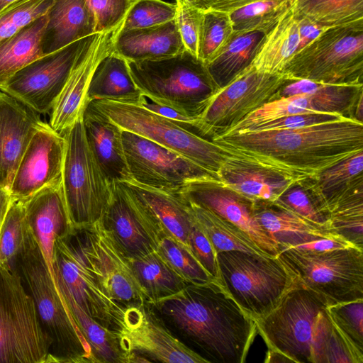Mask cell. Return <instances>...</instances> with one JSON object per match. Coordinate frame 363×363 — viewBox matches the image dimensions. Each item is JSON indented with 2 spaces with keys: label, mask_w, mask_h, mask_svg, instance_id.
Returning a JSON list of instances; mask_svg holds the SVG:
<instances>
[{
  "label": "cell",
  "mask_w": 363,
  "mask_h": 363,
  "mask_svg": "<svg viewBox=\"0 0 363 363\" xmlns=\"http://www.w3.org/2000/svg\"><path fill=\"white\" fill-rule=\"evenodd\" d=\"M212 141L228 154L303 179L363 150V123L344 117L299 128L226 133Z\"/></svg>",
  "instance_id": "cell-1"
},
{
  "label": "cell",
  "mask_w": 363,
  "mask_h": 363,
  "mask_svg": "<svg viewBox=\"0 0 363 363\" xmlns=\"http://www.w3.org/2000/svg\"><path fill=\"white\" fill-rule=\"evenodd\" d=\"M147 304L208 363H243L257 333L255 320L216 280L188 284Z\"/></svg>",
  "instance_id": "cell-2"
},
{
  "label": "cell",
  "mask_w": 363,
  "mask_h": 363,
  "mask_svg": "<svg viewBox=\"0 0 363 363\" xmlns=\"http://www.w3.org/2000/svg\"><path fill=\"white\" fill-rule=\"evenodd\" d=\"M328 306L323 297L296 279L272 311L255 320L267 352L287 362L362 363L363 355L333 323Z\"/></svg>",
  "instance_id": "cell-3"
},
{
  "label": "cell",
  "mask_w": 363,
  "mask_h": 363,
  "mask_svg": "<svg viewBox=\"0 0 363 363\" xmlns=\"http://www.w3.org/2000/svg\"><path fill=\"white\" fill-rule=\"evenodd\" d=\"M13 269L33 297L43 328L52 340L50 363H93L89 346L53 281L30 228Z\"/></svg>",
  "instance_id": "cell-4"
},
{
  "label": "cell",
  "mask_w": 363,
  "mask_h": 363,
  "mask_svg": "<svg viewBox=\"0 0 363 363\" xmlns=\"http://www.w3.org/2000/svg\"><path fill=\"white\" fill-rule=\"evenodd\" d=\"M127 62L143 94L188 116L198 118L219 89L206 64L186 50L167 58Z\"/></svg>",
  "instance_id": "cell-5"
},
{
  "label": "cell",
  "mask_w": 363,
  "mask_h": 363,
  "mask_svg": "<svg viewBox=\"0 0 363 363\" xmlns=\"http://www.w3.org/2000/svg\"><path fill=\"white\" fill-rule=\"evenodd\" d=\"M217 260L218 282L254 320L272 311L297 279L278 256L231 250Z\"/></svg>",
  "instance_id": "cell-6"
},
{
  "label": "cell",
  "mask_w": 363,
  "mask_h": 363,
  "mask_svg": "<svg viewBox=\"0 0 363 363\" xmlns=\"http://www.w3.org/2000/svg\"><path fill=\"white\" fill-rule=\"evenodd\" d=\"M288 79L363 84V21L325 29L286 64Z\"/></svg>",
  "instance_id": "cell-7"
},
{
  "label": "cell",
  "mask_w": 363,
  "mask_h": 363,
  "mask_svg": "<svg viewBox=\"0 0 363 363\" xmlns=\"http://www.w3.org/2000/svg\"><path fill=\"white\" fill-rule=\"evenodd\" d=\"M51 347L20 274L0 264V363H50Z\"/></svg>",
  "instance_id": "cell-8"
},
{
  "label": "cell",
  "mask_w": 363,
  "mask_h": 363,
  "mask_svg": "<svg viewBox=\"0 0 363 363\" xmlns=\"http://www.w3.org/2000/svg\"><path fill=\"white\" fill-rule=\"evenodd\" d=\"M62 135L66 141L62 191L72 224L77 229L101 219L111 197L112 184L91 152L82 118Z\"/></svg>",
  "instance_id": "cell-9"
},
{
  "label": "cell",
  "mask_w": 363,
  "mask_h": 363,
  "mask_svg": "<svg viewBox=\"0 0 363 363\" xmlns=\"http://www.w3.org/2000/svg\"><path fill=\"white\" fill-rule=\"evenodd\" d=\"M90 102L122 130L173 150L218 178V172L228 152L213 141L195 135L173 121L138 104L110 100Z\"/></svg>",
  "instance_id": "cell-10"
},
{
  "label": "cell",
  "mask_w": 363,
  "mask_h": 363,
  "mask_svg": "<svg viewBox=\"0 0 363 363\" xmlns=\"http://www.w3.org/2000/svg\"><path fill=\"white\" fill-rule=\"evenodd\" d=\"M278 257L298 281L328 306L363 299V250L356 247L325 252L281 250Z\"/></svg>",
  "instance_id": "cell-11"
},
{
  "label": "cell",
  "mask_w": 363,
  "mask_h": 363,
  "mask_svg": "<svg viewBox=\"0 0 363 363\" xmlns=\"http://www.w3.org/2000/svg\"><path fill=\"white\" fill-rule=\"evenodd\" d=\"M53 268L86 313L110 330L121 328L125 308L108 294L99 268L84 249L79 230L74 228L55 240Z\"/></svg>",
  "instance_id": "cell-12"
},
{
  "label": "cell",
  "mask_w": 363,
  "mask_h": 363,
  "mask_svg": "<svg viewBox=\"0 0 363 363\" xmlns=\"http://www.w3.org/2000/svg\"><path fill=\"white\" fill-rule=\"evenodd\" d=\"M288 78L257 70L252 65L218 89L198 117L201 135L212 140L228 132L264 104L279 99Z\"/></svg>",
  "instance_id": "cell-13"
},
{
  "label": "cell",
  "mask_w": 363,
  "mask_h": 363,
  "mask_svg": "<svg viewBox=\"0 0 363 363\" xmlns=\"http://www.w3.org/2000/svg\"><path fill=\"white\" fill-rule=\"evenodd\" d=\"M96 34L36 59L17 72L0 90L39 114H50L75 63Z\"/></svg>",
  "instance_id": "cell-14"
},
{
  "label": "cell",
  "mask_w": 363,
  "mask_h": 363,
  "mask_svg": "<svg viewBox=\"0 0 363 363\" xmlns=\"http://www.w3.org/2000/svg\"><path fill=\"white\" fill-rule=\"evenodd\" d=\"M122 139L131 179L139 184L178 190L193 181L220 180L182 155L141 135L122 130Z\"/></svg>",
  "instance_id": "cell-15"
},
{
  "label": "cell",
  "mask_w": 363,
  "mask_h": 363,
  "mask_svg": "<svg viewBox=\"0 0 363 363\" xmlns=\"http://www.w3.org/2000/svg\"><path fill=\"white\" fill-rule=\"evenodd\" d=\"M100 220L128 258L157 250L164 233L151 210L125 182L112 184L111 197Z\"/></svg>",
  "instance_id": "cell-16"
},
{
  "label": "cell",
  "mask_w": 363,
  "mask_h": 363,
  "mask_svg": "<svg viewBox=\"0 0 363 363\" xmlns=\"http://www.w3.org/2000/svg\"><path fill=\"white\" fill-rule=\"evenodd\" d=\"M116 332L129 363L131 354L150 362L208 363L176 337L147 303L125 308L123 323Z\"/></svg>",
  "instance_id": "cell-17"
},
{
  "label": "cell",
  "mask_w": 363,
  "mask_h": 363,
  "mask_svg": "<svg viewBox=\"0 0 363 363\" xmlns=\"http://www.w3.org/2000/svg\"><path fill=\"white\" fill-rule=\"evenodd\" d=\"M179 191L190 203L210 210L239 228L266 254L273 257L279 254L277 243L255 216L253 200L216 179L193 181Z\"/></svg>",
  "instance_id": "cell-18"
},
{
  "label": "cell",
  "mask_w": 363,
  "mask_h": 363,
  "mask_svg": "<svg viewBox=\"0 0 363 363\" xmlns=\"http://www.w3.org/2000/svg\"><path fill=\"white\" fill-rule=\"evenodd\" d=\"M66 141L44 122L33 135L13 176L9 194L24 201L41 189L62 182Z\"/></svg>",
  "instance_id": "cell-19"
},
{
  "label": "cell",
  "mask_w": 363,
  "mask_h": 363,
  "mask_svg": "<svg viewBox=\"0 0 363 363\" xmlns=\"http://www.w3.org/2000/svg\"><path fill=\"white\" fill-rule=\"evenodd\" d=\"M77 230L111 297L125 308L147 303L133 275L128 257L101 220Z\"/></svg>",
  "instance_id": "cell-20"
},
{
  "label": "cell",
  "mask_w": 363,
  "mask_h": 363,
  "mask_svg": "<svg viewBox=\"0 0 363 363\" xmlns=\"http://www.w3.org/2000/svg\"><path fill=\"white\" fill-rule=\"evenodd\" d=\"M117 29L96 33L75 63L50 113L49 124L57 132L63 134L83 117L91 77L101 60L113 51Z\"/></svg>",
  "instance_id": "cell-21"
},
{
  "label": "cell",
  "mask_w": 363,
  "mask_h": 363,
  "mask_svg": "<svg viewBox=\"0 0 363 363\" xmlns=\"http://www.w3.org/2000/svg\"><path fill=\"white\" fill-rule=\"evenodd\" d=\"M43 123L39 113L0 90V187L9 193L20 160Z\"/></svg>",
  "instance_id": "cell-22"
},
{
  "label": "cell",
  "mask_w": 363,
  "mask_h": 363,
  "mask_svg": "<svg viewBox=\"0 0 363 363\" xmlns=\"http://www.w3.org/2000/svg\"><path fill=\"white\" fill-rule=\"evenodd\" d=\"M23 203L28 226L55 282L53 268L55 242L74 230L65 203L62 182L41 189Z\"/></svg>",
  "instance_id": "cell-23"
},
{
  "label": "cell",
  "mask_w": 363,
  "mask_h": 363,
  "mask_svg": "<svg viewBox=\"0 0 363 363\" xmlns=\"http://www.w3.org/2000/svg\"><path fill=\"white\" fill-rule=\"evenodd\" d=\"M325 29L291 7L265 35L252 66L259 72L281 74L289 61Z\"/></svg>",
  "instance_id": "cell-24"
},
{
  "label": "cell",
  "mask_w": 363,
  "mask_h": 363,
  "mask_svg": "<svg viewBox=\"0 0 363 363\" xmlns=\"http://www.w3.org/2000/svg\"><path fill=\"white\" fill-rule=\"evenodd\" d=\"M228 187L253 201L274 202L301 179L228 153L218 172Z\"/></svg>",
  "instance_id": "cell-25"
},
{
  "label": "cell",
  "mask_w": 363,
  "mask_h": 363,
  "mask_svg": "<svg viewBox=\"0 0 363 363\" xmlns=\"http://www.w3.org/2000/svg\"><path fill=\"white\" fill-rule=\"evenodd\" d=\"M82 121L91 152L108 181L111 184L131 181L121 127L91 102L84 110Z\"/></svg>",
  "instance_id": "cell-26"
},
{
  "label": "cell",
  "mask_w": 363,
  "mask_h": 363,
  "mask_svg": "<svg viewBox=\"0 0 363 363\" xmlns=\"http://www.w3.org/2000/svg\"><path fill=\"white\" fill-rule=\"evenodd\" d=\"M120 26L113 38V50L126 61L167 58L185 50L176 19L141 28L120 30Z\"/></svg>",
  "instance_id": "cell-27"
},
{
  "label": "cell",
  "mask_w": 363,
  "mask_h": 363,
  "mask_svg": "<svg viewBox=\"0 0 363 363\" xmlns=\"http://www.w3.org/2000/svg\"><path fill=\"white\" fill-rule=\"evenodd\" d=\"M300 183L326 215L343 198L363 188V150L308 177Z\"/></svg>",
  "instance_id": "cell-28"
},
{
  "label": "cell",
  "mask_w": 363,
  "mask_h": 363,
  "mask_svg": "<svg viewBox=\"0 0 363 363\" xmlns=\"http://www.w3.org/2000/svg\"><path fill=\"white\" fill-rule=\"evenodd\" d=\"M253 209L257 221L277 243L279 252L312 240L341 237L328 227L317 225L274 202L255 200Z\"/></svg>",
  "instance_id": "cell-29"
},
{
  "label": "cell",
  "mask_w": 363,
  "mask_h": 363,
  "mask_svg": "<svg viewBox=\"0 0 363 363\" xmlns=\"http://www.w3.org/2000/svg\"><path fill=\"white\" fill-rule=\"evenodd\" d=\"M94 33V18L85 0H53L42 36L43 53L53 52Z\"/></svg>",
  "instance_id": "cell-30"
},
{
  "label": "cell",
  "mask_w": 363,
  "mask_h": 363,
  "mask_svg": "<svg viewBox=\"0 0 363 363\" xmlns=\"http://www.w3.org/2000/svg\"><path fill=\"white\" fill-rule=\"evenodd\" d=\"M284 94L291 97L298 113H334L349 116L355 105L357 91L352 84H330L308 79L289 82Z\"/></svg>",
  "instance_id": "cell-31"
},
{
  "label": "cell",
  "mask_w": 363,
  "mask_h": 363,
  "mask_svg": "<svg viewBox=\"0 0 363 363\" xmlns=\"http://www.w3.org/2000/svg\"><path fill=\"white\" fill-rule=\"evenodd\" d=\"M125 183L151 210L163 230L189 248L188 238L195 220L190 204L179 189H158L133 180Z\"/></svg>",
  "instance_id": "cell-32"
},
{
  "label": "cell",
  "mask_w": 363,
  "mask_h": 363,
  "mask_svg": "<svg viewBox=\"0 0 363 363\" xmlns=\"http://www.w3.org/2000/svg\"><path fill=\"white\" fill-rule=\"evenodd\" d=\"M57 286L91 350L93 363H129L116 331L100 324L77 303L55 272Z\"/></svg>",
  "instance_id": "cell-33"
},
{
  "label": "cell",
  "mask_w": 363,
  "mask_h": 363,
  "mask_svg": "<svg viewBox=\"0 0 363 363\" xmlns=\"http://www.w3.org/2000/svg\"><path fill=\"white\" fill-rule=\"evenodd\" d=\"M264 37L265 35L257 31H233L224 45L206 63L218 89L252 65Z\"/></svg>",
  "instance_id": "cell-34"
},
{
  "label": "cell",
  "mask_w": 363,
  "mask_h": 363,
  "mask_svg": "<svg viewBox=\"0 0 363 363\" xmlns=\"http://www.w3.org/2000/svg\"><path fill=\"white\" fill-rule=\"evenodd\" d=\"M141 94L132 79L127 61L113 51L97 65L91 79L87 98L89 102L110 100L137 104Z\"/></svg>",
  "instance_id": "cell-35"
},
{
  "label": "cell",
  "mask_w": 363,
  "mask_h": 363,
  "mask_svg": "<svg viewBox=\"0 0 363 363\" xmlns=\"http://www.w3.org/2000/svg\"><path fill=\"white\" fill-rule=\"evenodd\" d=\"M48 13L0 42V89L20 69L44 55L41 40Z\"/></svg>",
  "instance_id": "cell-36"
},
{
  "label": "cell",
  "mask_w": 363,
  "mask_h": 363,
  "mask_svg": "<svg viewBox=\"0 0 363 363\" xmlns=\"http://www.w3.org/2000/svg\"><path fill=\"white\" fill-rule=\"evenodd\" d=\"M128 259L147 303L173 295L188 284L157 250Z\"/></svg>",
  "instance_id": "cell-37"
},
{
  "label": "cell",
  "mask_w": 363,
  "mask_h": 363,
  "mask_svg": "<svg viewBox=\"0 0 363 363\" xmlns=\"http://www.w3.org/2000/svg\"><path fill=\"white\" fill-rule=\"evenodd\" d=\"M189 203L196 223L206 235L217 254L239 250L271 256L260 250L246 233L235 225L210 210Z\"/></svg>",
  "instance_id": "cell-38"
},
{
  "label": "cell",
  "mask_w": 363,
  "mask_h": 363,
  "mask_svg": "<svg viewBox=\"0 0 363 363\" xmlns=\"http://www.w3.org/2000/svg\"><path fill=\"white\" fill-rule=\"evenodd\" d=\"M292 7L326 28L363 21V0H297Z\"/></svg>",
  "instance_id": "cell-39"
},
{
  "label": "cell",
  "mask_w": 363,
  "mask_h": 363,
  "mask_svg": "<svg viewBox=\"0 0 363 363\" xmlns=\"http://www.w3.org/2000/svg\"><path fill=\"white\" fill-rule=\"evenodd\" d=\"M291 0H262L229 13L233 30L267 35L292 7Z\"/></svg>",
  "instance_id": "cell-40"
},
{
  "label": "cell",
  "mask_w": 363,
  "mask_h": 363,
  "mask_svg": "<svg viewBox=\"0 0 363 363\" xmlns=\"http://www.w3.org/2000/svg\"><path fill=\"white\" fill-rule=\"evenodd\" d=\"M328 225L357 247L363 250V188L340 200L329 212Z\"/></svg>",
  "instance_id": "cell-41"
},
{
  "label": "cell",
  "mask_w": 363,
  "mask_h": 363,
  "mask_svg": "<svg viewBox=\"0 0 363 363\" xmlns=\"http://www.w3.org/2000/svg\"><path fill=\"white\" fill-rule=\"evenodd\" d=\"M157 251L187 284H200L216 280L202 267L187 247L165 232Z\"/></svg>",
  "instance_id": "cell-42"
},
{
  "label": "cell",
  "mask_w": 363,
  "mask_h": 363,
  "mask_svg": "<svg viewBox=\"0 0 363 363\" xmlns=\"http://www.w3.org/2000/svg\"><path fill=\"white\" fill-rule=\"evenodd\" d=\"M28 230L23 201H13L0 233V264L13 269L15 260L22 250Z\"/></svg>",
  "instance_id": "cell-43"
},
{
  "label": "cell",
  "mask_w": 363,
  "mask_h": 363,
  "mask_svg": "<svg viewBox=\"0 0 363 363\" xmlns=\"http://www.w3.org/2000/svg\"><path fill=\"white\" fill-rule=\"evenodd\" d=\"M229 13L203 11L200 28L198 58L205 64L224 45L233 33Z\"/></svg>",
  "instance_id": "cell-44"
},
{
  "label": "cell",
  "mask_w": 363,
  "mask_h": 363,
  "mask_svg": "<svg viewBox=\"0 0 363 363\" xmlns=\"http://www.w3.org/2000/svg\"><path fill=\"white\" fill-rule=\"evenodd\" d=\"M327 311L347 342L363 355V299L330 305Z\"/></svg>",
  "instance_id": "cell-45"
},
{
  "label": "cell",
  "mask_w": 363,
  "mask_h": 363,
  "mask_svg": "<svg viewBox=\"0 0 363 363\" xmlns=\"http://www.w3.org/2000/svg\"><path fill=\"white\" fill-rule=\"evenodd\" d=\"M176 3L163 0H133L120 30L156 26L175 19Z\"/></svg>",
  "instance_id": "cell-46"
},
{
  "label": "cell",
  "mask_w": 363,
  "mask_h": 363,
  "mask_svg": "<svg viewBox=\"0 0 363 363\" xmlns=\"http://www.w3.org/2000/svg\"><path fill=\"white\" fill-rule=\"evenodd\" d=\"M53 0H16L0 11V42L48 13Z\"/></svg>",
  "instance_id": "cell-47"
},
{
  "label": "cell",
  "mask_w": 363,
  "mask_h": 363,
  "mask_svg": "<svg viewBox=\"0 0 363 363\" xmlns=\"http://www.w3.org/2000/svg\"><path fill=\"white\" fill-rule=\"evenodd\" d=\"M274 203L317 225L329 228L328 215L320 211L300 181L289 187Z\"/></svg>",
  "instance_id": "cell-48"
},
{
  "label": "cell",
  "mask_w": 363,
  "mask_h": 363,
  "mask_svg": "<svg viewBox=\"0 0 363 363\" xmlns=\"http://www.w3.org/2000/svg\"><path fill=\"white\" fill-rule=\"evenodd\" d=\"M176 22L185 50L198 57V45L203 11L188 0H175Z\"/></svg>",
  "instance_id": "cell-49"
},
{
  "label": "cell",
  "mask_w": 363,
  "mask_h": 363,
  "mask_svg": "<svg viewBox=\"0 0 363 363\" xmlns=\"http://www.w3.org/2000/svg\"><path fill=\"white\" fill-rule=\"evenodd\" d=\"M85 1L94 18L96 33H103L121 25L133 0Z\"/></svg>",
  "instance_id": "cell-50"
},
{
  "label": "cell",
  "mask_w": 363,
  "mask_h": 363,
  "mask_svg": "<svg viewBox=\"0 0 363 363\" xmlns=\"http://www.w3.org/2000/svg\"><path fill=\"white\" fill-rule=\"evenodd\" d=\"M334 113H306L289 115L268 121L254 126L248 133L281 129H294L314 125L344 118Z\"/></svg>",
  "instance_id": "cell-51"
},
{
  "label": "cell",
  "mask_w": 363,
  "mask_h": 363,
  "mask_svg": "<svg viewBox=\"0 0 363 363\" xmlns=\"http://www.w3.org/2000/svg\"><path fill=\"white\" fill-rule=\"evenodd\" d=\"M188 247L207 272L218 281L217 253L196 222L188 238Z\"/></svg>",
  "instance_id": "cell-52"
},
{
  "label": "cell",
  "mask_w": 363,
  "mask_h": 363,
  "mask_svg": "<svg viewBox=\"0 0 363 363\" xmlns=\"http://www.w3.org/2000/svg\"><path fill=\"white\" fill-rule=\"evenodd\" d=\"M135 104H138L152 113L169 118L184 129L202 137L200 132L198 118L188 116L175 108L157 102L143 94L140 95L138 103Z\"/></svg>",
  "instance_id": "cell-53"
},
{
  "label": "cell",
  "mask_w": 363,
  "mask_h": 363,
  "mask_svg": "<svg viewBox=\"0 0 363 363\" xmlns=\"http://www.w3.org/2000/svg\"><path fill=\"white\" fill-rule=\"evenodd\" d=\"M202 11H218L230 13L247 4L262 0H188ZM293 5L296 0H291Z\"/></svg>",
  "instance_id": "cell-54"
},
{
  "label": "cell",
  "mask_w": 363,
  "mask_h": 363,
  "mask_svg": "<svg viewBox=\"0 0 363 363\" xmlns=\"http://www.w3.org/2000/svg\"><path fill=\"white\" fill-rule=\"evenodd\" d=\"M9 193L0 187V233L11 203Z\"/></svg>",
  "instance_id": "cell-55"
},
{
  "label": "cell",
  "mask_w": 363,
  "mask_h": 363,
  "mask_svg": "<svg viewBox=\"0 0 363 363\" xmlns=\"http://www.w3.org/2000/svg\"><path fill=\"white\" fill-rule=\"evenodd\" d=\"M16 0H0V11Z\"/></svg>",
  "instance_id": "cell-56"
}]
</instances>
